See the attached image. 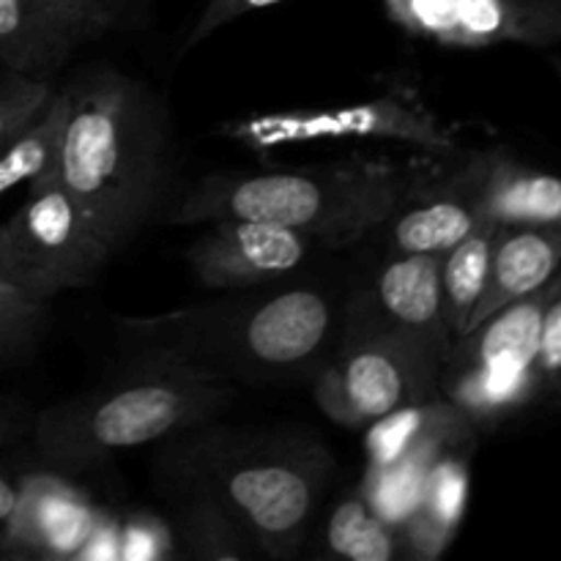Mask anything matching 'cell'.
I'll use <instances>...</instances> for the list:
<instances>
[{
    "label": "cell",
    "instance_id": "f546056e",
    "mask_svg": "<svg viewBox=\"0 0 561 561\" xmlns=\"http://www.w3.org/2000/svg\"><path fill=\"white\" fill-rule=\"evenodd\" d=\"M0 305H38V301H31L27 296H22L20 290L11 288L5 279H0Z\"/></svg>",
    "mask_w": 561,
    "mask_h": 561
},
{
    "label": "cell",
    "instance_id": "5bb4252c",
    "mask_svg": "<svg viewBox=\"0 0 561 561\" xmlns=\"http://www.w3.org/2000/svg\"><path fill=\"white\" fill-rule=\"evenodd\" d=\"M480 186L482 153H477L442 195L414 206H400L387 219L392 250L403 255H444L453 250L485 219Z\"/></svg>",
    "mask_w": 561,
    "mask_h": 561
},
{
    "label": "cell",
    "instance_id": "44dd1931",
    "mask_svg": "<svg viewBox=\"0 0 561 561\" xmlns=\"http://www.w3.org/2000/svg\"><path fill=\"white\" fill-rule=\"evenodd\" d=\"M327 546L334 557L351 561H392L400 535L367 496L354 493L332 510L327 524Z\"/></svg>",
    "mask_w": 561,
    "mask_h": 561
},
{
    "label": "cell",
    "instance_id": "6da1fadb",
    "mask_svg": "<svg viewBox=\"0 0 561 561\" xmlns=\"http://www.w3.org/2000/svg\"><path fill=\"white\" fill-rule=\"evenodd\" d=\"M66 96L55 179L118 252L162 201L170 164L168 118L146 85L115 69L80 75L66 85Z\"/></svg>",
    "mask_w": 561,
    "mask_h": 561
},
{
    "label": "cell",
    "instance_id": "8992f818",
    "mask_svg": "<svg viewBox=\"0 0 561 561\" xmlns=\"http://www.w3.org/2000/svg\"><path fill=\"white\" fill-rule=\"evenodd\" d=\"M447 345L389 323L356 327L316 378L318 405L337 425L359 431L436 392Z\"/></svg>",
    "mask_w": 561,
    "mask_h": 561
},
{
    "label": "cell",
    "instance_id": "7402d4cb",
    "mask_svg": "<svg viewBox=\"0 0 561 561\" xmlns=\"http://www.w3.org/2000/svg\"><path fill=\"white\" fill-rule=\"evenodd\" d=\"M181 540L192 557L201 559H244L257 553L239 520L206 493L181 515Z\"/></svg>",
    "mask_w": 561,
    "mask_h": 561
},
{
    "label": "cell",
    "instance_id": "484cf974",
    "mask_svg": "<svg viewBox=\"0 0 561 561\" xmlns=\"http://www.w3.org/2000/svg\"><path fill=\"white\" fill-rule=\"evenodd\" d=\"M277 3H285V0H206V5H203L201 16H197V22L192 25L181 53H186V49L197 47L201 42L211 38L219 27L241 20V16L252 14V11L268 9V5H277Z\"/></svg>",
    "mask_w": 561,
    "mask_h": 561
},
{
    "label": "cell",
    "instance_id": "ffe728a7",
    "mask_svg": "<svg viewBox=\"0 0 561 561\" xmlns=\"http://www.w3.org/2000/svg\"><path fill=\"white\" fill-rule=\"evenodd\" d=\"M66 110H69V96H66V88H58L38 118L0 151V195L20 184L31 186L55 175Z\"/></svg>",
    "mask_w": 561,
    "mask_h": 561
},
{
    "label": "cell",
    "instance_id": "3957f363",
    "mask_svg": "<svg viewBox=\"0 0 561 561\" xmlns=\"http://www.w3.org/2000/svg\"><path fill=\"white\" fill-rule=\"evenodd\" d=\"M332 296L290 285L266 296L222 299L159 318L124 321L148 356L184 362L228 378H274L316 365L334 334Z\"/></svg>",
    "mask_w": 561,
    "mask_h": 561
},
{
    "label": "cell",
    "instance_id": "83f0119b",
    "mask_svg": "<svg viewBox=\"0 0 561 561\" xmlns=\"http://www.w3.org/2000/svg\"><path fill=\"white\" fill-rule=\"evenodd\" d=\"M69 3H77L85 11H91L93 16H99L113 31V27L124 25L129 14H135L146 0H69Z\"/></svg>",
    "mask_w": 561,
    "mask_h": 561
},
{
    "label": "cell",
    "instance_id": "5b68a950",
    "mask_svg": "<svg viewBox=\"0 0 561 561\" xmlns=\"http://www.w3.org/2000/svg\"><path fill=\"white\" fill-rule=\"evenodd\" d=\"M197 453L203 482L211 488L206 496L239 520L257 553L294 559L327 482V447L316 442H257Z\"/></svg>",
    "mask_w": 561,
    "mask_h": 561
},
{
    "label": "cell",
    "instance_id": "e0dca14e",
    "mask_svg": "<svg viewBox=\"0 0 561 561\" xmlns=\"http://www.w3.org/2000/svg\"><path fill=\"white\" fill-rule=\"evenodd\" d=\"M482 214L499 225H561V179L482 153Z\"/></svg>",
    "mask_w": 561,
    "mask_h": 561
},
{
    "label": "cell",
    "instance_id": "7c38bea8",
    "mask_svg": "<svg viewBox=\"0 0 561 561\" xmlns=\"http://www.w3.org/2000/svg\"><path fill=\"white\" fill-rule=\"evenodd\" d=\"M107 31L69 0H0V64L16 75L49 77Z\"/></svg>",
    "mask_w": 561,
    "mask_h": 561
},
{
    "label": "cell",
    "instance_id": "30bf717a",
    "mask_svg": "<svg viewBox=\"0 0 561 561\" xmlns=\"http://www.w3.org/2000/svg\"><path fill=\"white\" fill-rule=\"evenodd\" d=\"M383 5L411 36L447 47L561 44V0H383Z\"/></svg>",
    "mask_w": 561,
    "mask_h": 561
},
{
    "label": "cell",
    "instance_id": "4316f807",
    "mask_svg": "<svg viewBox=\"0 0 561 561\" xmlns=\"http://www.w3.org/2000/svg\"><path fill=\"white\" fill-rule=\"evenodd\" d=\"M33 420L36 414L25 400L0 392V447H9V444L25 438L33 431Z\"/></svg>",
    "mask_w": 561,
    "mask_h": 561
},
{
    "label": "cell",
    "instance_id": "9c48e42d",
    "mask_svg": "<svg viewBox=\"0 0 561 561\" xmlns=\"http://www.w3.org/2000/svg\"><path fill=\"white\" fill-rule=\"evenodd\" d=\"M219 135L252 151L316 142H403L422 151L453 157L458 140L453 131L420 102L400 96H378L345 107H301L250 115L219 126Z\"/></svg>",
    "mask_w": 561,
    "mask_h": 561
},
{
    "label": "cell",
    "instance_id": "8fae6325",
    "mask_svg": "<svg viewBox=\"0 0 561 561\" xmlns=\"http://www.w3.org/2000/svg\"><path fill=\"white\" fill-rule=\"evenodd\" d=\"M206 225L186 250V261L197 283L211 290H244L290 277L316 247L305 233L257 219Z\"/></svg>",
    "mask_w": 561,
    "mask_h": 561
},
{
    "label": "cell",
    "instance_id": "2e32d148",
    "mask_svg": "<svg viewBox=\"0 0 561 561\" xmlns=\"http://www.w3.org/2000/svg\"><path fill=\"white\" fill-rule=\"evenodd\" d=\"M442 261L444 255H403L394 252L378 272L373 296L381 310V323H389L403 332L453 343L447 318H444V290H442Z\"/></svg>",
    "mask_w": 561,
    "mask_h": 561
},
{
    "label": "cell",
    "instance_id": "52a82bcc",
    "mask_svg": "<svg viewBox=\"0 0 561 561\" xmlns=\"http://www.w3.org/2000/svg\"><path fill=\"white\" fill-rule=\"evenodd\" d=\"M115 255L55 175L27 186V201L0 222V279L38 305L93 283Z\"/></svg>",
    "mask_w": 561,
    "mask_h": 561
},
{
    "label": "cell",
    "instance_id": "f1b7e54d",
    "mask_svg": "<svg viewBox=\"0 0 561 561\" xmlns=\"http://www.w3.org/2000/svg\"><path fill=\"white\" fill-rule=\"evenodd\" d=\"M22 496V477H11L0 471V524L16 510Z\"/></svg>",
    "mask_w": 561,
    "mask_h": 561
},
{
    "label": "cell",
    "instance_id": "4dcf8cb0",
    "mask_svg": "<svg viewBox=\"0 0 561 561\" xmlns=\"http://www.w3.org/2000/svg\"><path fill=\"white\" fill-rule=\"evenodd\" d=\"M551 66H553V71H557V75H559V80H561V55H553Z\"/></svg>",
    "mask_w": 561,
    "mask_h": 561
},
{
    "label": "cell",
    "instance_id": "9a60e30c",
    "mask_svg": "<svg viewBox=\"0 0 561 561\" xmlns=\"http://www.w3.org/2000/svg\"><path fill=\"white\" fill-rule=\"evenodd\" d=\"M474 431L477 422L449 400L409 405L370 425V469H387L394 463H436L449 449L469 447Z\"/></svg>",
    "mask_w": 561,
    "mask_h": 561
},
{
    "label": "cell",
    "instance_id": "603a6c76",
    "mask_svg": "<svg viewBox=\"0 0 561 561\" xmlns=\"http://www.w3.org/2000/svg\"><path fill=\"white\" fill-rule=\"evenodd\" d=\"M58 88L53 85L49 77H31V75H9L0 80V151L25 129L27 124L38 118L49 99L55 96Z\"/></svg>",
    "mask_w": 561,
    "mask_h": 561
},
{
    "label": "cell",
    "instance_id": "d4e9b609",
    "mask_svg": "<svg viewBox=\"0 0 561 561\" xmlns=\"http://www.w3.org/2000/svg\"><path fill=\"white\" fill-rule=\"evenodd\" d=\"M531 370H535L537 398H561V272L557 294L551 296L542 316L540 343H537Z\"/></svg>",
    "mask_w": 561,
    "mask_h": 561
},
{
    "label": "cell",
    "instance_id": "ba28073f",
    "mask_svg": "<svg viewBox=\"0 0 561 561\" xmlns=\"http://www.w3.org/2000/svg\"><path fill=\"white\" fill-rule=\"evenodd\" d=\"M559 274L537 294L502 307L491 318L453 340L444 354V394L474 422L499 420L537 398L535 354L540 327Z\"/></svg>",
    "mask_w": 561,
    "mask_h": 561
},
{
    "label": "cell",
    "instance_id": "277c9868",
    "mask_svg": "<svg viewBox=\"0 0 561 561\" xmlns=\"http://www.w3.org/2000/svg\"><path fill=\"white\" fill-rule=\"evenodd\" d=\"M230 400V381L184 362L148 356L118 383L55 403L33 420V444L49 466L80 469L107 455L192 431Z\"/></svg>",
    "mask_w": 561,
    "mask_h": 561
},
{
    "label": "cell",
    "instance_id": "ac0fdd59",
    "mask_svg": "<svg viewBox=\"0 0 561 561\" xmlns=\"http://www.w3.org/2000/svg\"><path fill=\"white\" fill-rule=\"evenodd\" d=\"M469 493V460L466 447L449 449L433 463L416 507L405 518L400 542L422 559H433L449 546L463 515Z\"/></svg>",
    "mask_w": 561,
    "mask_h": 561
},
{
    "label": "cell",
    "instance_id": "cb8c5ba5",
    "mask_svg": "<svg viewBox=\"0 0 561 561\" xmlns=\"http://www.w3.org/2000/svg\"><path fill=\"white\" fill-rule=\"evenodd\" d=\"M47 305H0V365L31 354L47 327Z\"/></svg>",
    "mask_w": 561,
    "mask_h": 561
},
{
    "label": "cell",
    "instance_id": "d6986e66",
    "mask_svg": "<svg viewBox=\"0 0 561 561\" xmlns=\"http://www.w3.org/2000/svg\"><path fill=\"white\" fill-rule=\"evenodd\" d=\"M502 225L493 219H482L463 241L444 252L442 261V290H444V318L453 340L469 327L477 301L482 299L491 272V255L496 247Z\"/></svg>",
    "mask_w": 561,
    "mask_h": 561
},
{
    "label": "cell",
    "instance_id": "7a4b0ae2",
    "mask_svg": "<svg viewBox=\"0 0 561 561\" xmlns=\"http://www.w3.org/2000/svg\"><path fill=\"white\" fill-rule=\"evenodd\" d=\"M405 201L409 181L389 164L340 162L266 173H211L179 197L168 219L173 225L257 219L340 250L383 228Z\"/></svg>",
    "mask_w": 561,
    "mask_h": 561
},
{
    "label": "cell",
    "instance_id": "4fadbf2b",
    "mask_svg": "<svg viewBox=\"0 0 561 561\" xmlns=\"http://www.w3.org/2000/svg\"><path fill=\"white\" fill-rule=\"evenodd\" d=\"M559 272L561 225H502L491 255L485 294L477 301L466 332L480 327L502 307L546 288Z\"/></svg>",
    "mask_w": 561,
    "mask_h": 561
}]
</instances>
